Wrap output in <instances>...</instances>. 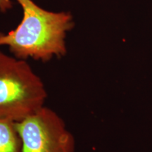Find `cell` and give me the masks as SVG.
<instances>
[{
  "label": "cell",
  "instance_id": "6da1fadb",
  "mask_svg": "<svg viewBox=\"0 0 152 152\" xmlns=\"http://www.w3.org/2000/svg\"><path fill=\"white\" fill-rule=\"evenodd\" d=\"M23 9V19L15 29L0 33V47H7L20 59L47 62L67 53L66 38L75 26L70 12L45 10L33 0H16Z\"/></svg>",
  "mask_w": 152,
  "mask_h": 152
},
{
  "label": "cell",
  "instance_id": "7a4b0ae2",
  "mask_svg": "<svg viewBox=\"0 0 152 152\" xmlns=\"http://www.w3.org/2000/svg\"><path fill=\"white\" fill-rule=\"evenodd\" d=\"M42 80L26 60L0 52V118L17 123L45 106Z\"/></svg>",
  "mask_w": 152,
  "mask_h": 152
},
{
  "label": "cell",
  "instance_id": "3957f363",
  "mask_svg": "<svg viewBox=\"0 0 152 152\" xmlns=\"http://www.w3.org/2000/svg\"><path fill=\"white\" fill-rule=\"evenodd\" d=\"M20 140V152H75V141L61 117L43 106L16 123Z\"/></svg>",
  "mask_w": 152,
  "mask_h": 152
},
{
  "label": "cell",
  "instance_id": "277c9868",
  "mask_svg": "<svg viewBox=\"0 0 152 152\" xmlns=\"http://www.w3.org/2000/svg\"><path fill=\"white\" fill-rule=\"evenodd\" d=\"M21 140L16 123L0 118V152H20Z\"/></svg>",
  "mask_w": 152,
  "mask_h": 152
},
{
  "label": "cell",
  "instance_id": "5b68a950",
  "mask_svg": "<svg viewBox=\"0 0 152 152\" xmlns=\"http://www.w3.org/2000/svg\"><path fill=\"white\" fill-rule=\"evenodd\" d=\"M12 7V1L11 0H0V11L7 12Z\"/></svg>",
  "mask_w": 152,
  "mask_h": 152
}]
</instances>
